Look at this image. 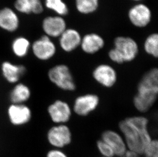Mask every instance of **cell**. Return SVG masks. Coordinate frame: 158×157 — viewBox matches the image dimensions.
Wrapping results in <instances>:
<instances>
[{"mask_svg":"<svg viewBox=\"0 0 158 157\" xmlns=\"http://www.w3.org/2000/svg\"><path fill=\"white\" fill-rule=\"evenodd\" d=\"M12 7L20 15H32L31 0H14Z\"/></svg>","mask_w":158,"mask_h":157,"instance_id":"obj_24","label":"cell"},{"mask_svg":"<svg viewBox=\"0 0 158 157\" xmlns=\"http://www.w3.org/2000/svg\"><path fill=\"white\" fill-rule=\"evenodd\" d=\"M67 28L64 17L54 14L44 16L40 22L43 34L52 39H58Z\"/></svg>","mask_w":158,"mask_h":157,"instance_id":"obj_4","label":"cell"},{"mask_svg":"<svg viewBox=\"0 0 158 157\" xmlns=\"http://www.w3.org/2000/svg\"><path fill=\"white\" fill-rule=\"evenodd\" d=\"M92 77L100 86L107 88L115 86L118 80L116 70L112 65L107 63L97 65L93 70Z\"/></svg>","mask_w":158,"mask_h":157,"instance_id":"obj_7","label":"cell"},{"mask_svg":"<svg viewBox=\"0 0 158 157\" xmlns=\"http://www.w3.org/2000/svg\"><path fill=\"white\" fill-rule=\"evenodd\" d=\"M32 5V15L40 16L45 12V6L43 0H31Z\"/></svg>","mask_w":158,"mask_h":157,"instance_id":"obj_27","label":"cell"},{"mask_svg":"<svg viewBox=\"0 0 158 157\" xmlns=\"http://www.w3.org/2000/svg\"><path fill=\"white\" fill-rule=\"evenodd\" d=\"M145 157H158V139H153L150 142L143 151Z\"/></svg>","mask_w":158,"mask_h":157,"instance_id":"obj_26","label":"cell"},{"mask_svg":"<svg viewBox=\"0 0 158 157\" xmlns=\"http://www.w3.org/2000/svg\"><path fill=\"white\" fill-rule=\"evenodd\" d=\"M8 117L12 125L21 126L30 122L32 118V111L25 104H11L7 110Z\"/></svg>","mask_w":158,"mask_h":157,"instance_id":"obj_12","label":"cell"},{"mask_svg":"<svg viewBox=\"0 0 158 157\" xmlns=\"http://www.w3.org/2000/svg\"><path fill=\"white\" fill-rule=\"evenodd\" d=\"M50 81L60 89L66 91H73L76 83L71 70L67 65L57 64L50 68L48 73Z\"/></svg>","mask_w":158,"mask_h":157,"instance_id":"obj_2","label":"cell"},{"mask_svg":"<svg viewBox=\"0 0 158 157\" xmlns=\"http://www.w3.org/2000/svg\"><path fill=\"white\" fill-rule=\"evenodd\" d=\"M31 42L25 35H18L12 40L11 49L12 53L18 58L25 57L31 50Z\"/></svg>","mask_w":158,"mask_h":157,"instance_id":"obj_19","label":"cell"},{"mask_svg":"<svg viewBox=\"0 0 158 157\" xmlns=\"http://www.w3.org/2000/svg\"><path fill=\"white\" fill-rule=\"evenodd\" d=\"M31 50L37 59L48 61L55 56L57 46L53 39L42 34L32 42Z\"/></svg>","mask_w":158,"mask_h":157,"instance_id":"obj_3","label":"cell"},{"mask_svg":"<svg viewBox=\"0 0 158 157\" xmlns=\"http://www.w3.org/2000/svg\"><path fill=\"white\" fill-rule=\"evenodd\" d=\"M105 46V40L102 36L90 33L82 36L80 47L85 53L93 55L102 50Z\"/></svg>","mask_w":158,"mask_h":157,"instance_id":"obj_16","label":"cell"},{"mask_svg":"<svg viewBox=\"0 0 158 157\" xmlns=\"http://www.w3.org/2000/svg\"><path fill=\"white\" fill-rule=\"evenodd\" d=\"M31 92L28 86L22 83L15 85L11 91L9 98L12 104H23L28 101Z\"/></svg>","mask_w":158,"mask_h":157,"instance_id":"obj_20","label":"cell"},{"mask_svg":"<svg viewBox=\"0 0 158 157\" xmlns=\"http://www.w3.org/2000/svg\"><path fill=\"white\" fill-rule=\"evenodd\" d=\"M99 6V0H75L76 10L82 14H93Z\"/></svg>","mask_w":158,"mask_h":157,"instance_id":"obj_22","label":"cell"},{"mask_svg":"<svg viewBox=\"0 0 158 157\" xmlns=\"http://www.w3.org/2000/svg\"><path fill=\"white\" fill-rule=\"evenodd\" d=\"M1 71L4 78L11 84L18 83L26 72V68L23 65L12 63L9 61L2 63Z\"/></svg>","mask_w":158,"mask_h":157,"instance_id":"obj_17","label":"cell"},{"mask_svg":"<svg viewBox=\"0 0 158 157\" xmlns=\"http://www.w3.org/2000/svg\"><path fill=\"white\" fill-rule=\"evenodd\" d=\"M145 52L153 58L158 59V33L149 34L143 45Z\"/></svg>","mask_w":158,"mask_h":157,"instance_id":"obj_23","label":"cell"},{"mask_svg":"<svg viewBox=\"0 0 158 157\" xmlns=\"http://www.w3.org/2000/svg\"><path fill=\"white\" fill-rule=\"evenodd\" d=\"M100 104V99L98 95L85 94L77 96L73 104L74 112L82 117H85L97 109Z\"/></svg>","mask_w":158,"mask_h":157,"instance_id":"obj_8","label":"cell"},{"mask_svg":"<svg viewBox=\"0 0 158 157\" xmlns=\"http://www.w3.org/2000/svg\"><path fill=\"white\" fill-rule=\"evenodd\" d=\"M97 149L103 157H113L115 156L113 150L110 146L102 139L97 141Z\"/></svg>","mask_w":158,"mask_h":157,"instance_id":"obj_25","label":"cell"},{"mask_svg":"<svg viewBox=\"0 0 158 157\" xmlns=\"http://www.w3.org/2000/svg\"><path fill=\"white\" fill-rule=\"evenodd\" d=\"M118 127L127 149L143 154L152 139L149 130L148 119L142 115L132 116L121 120Z\"/></svg>","mask_w":158,"mask_h":157,"instance_id":"obj_1","label":"cell"},{"mask_svg":"<svg viewBox=\"0 0 158 157\" xmlns=\"http://www.w3.org/2000/svg\"><path fill=\"white\" fill-rule=\"evenodd\" d=\"M45 9L54 14L65 17L69 14V7L64 0H43Z\"/></svg>","mask_w":158,"mask_h":157,"instance_id":"obj_21","label":"cell"},{"mask_svg":"<svg viewBox=\"0 0 158 157\" xmlns=\"http://www.w3.org/2000/svg\"><path fill=\"white\" fill-rule=\"evenodd\" d=\"M127 16L130 22L134 26L138 28H143L151 23L152 12L147 5L138 3L128 10Z\"/></svg>","mask_w":158,"mask_h":157,"instance_id":"obj_10","label":"cell"},{"mask_svg":"<svg viewBox=\"0 0 158 157\" xmlns=\"http://www.w3.org/2000/svg\"><path fill=\"white\" fill-rule=\"evenodd\" d=\"M47 139L52 146L61 148L69 145L72 140L70 127L66 124H60L51 127L47 133Z\"/></svg>","mask_w":158,"mask_h":157,"instance_id":"obj_9","label":"cell"},{"mask_svg":"<svg viewBox=\"0 0 158 157\" xmlns=\"http://www.w3.org/2000/svg\"><path fill=\"white\" fill-rule=\"evenodd\" d=\"M108 56L110 61L117 64H122L124 62L123 58L116 49L113 47L109 50Z\"/></svg>","mask_w":158,"mask_h":157,"instance_id":"obj_28","label":"cell"},{"mask_svg":"<svg viewBox=\"0 0 158 157\" xmlns=\"http://www.w3.org/2000/svg\"><path fill=\"white\" fill-rule=\"evenodd\" d=\"M137 92L158 96V68H151L145 73L138 84Z\"/></svg>","mask_w":158,"mask_h":157,"instance_id":"obj_15","label":"cell"},{"mask_svg":"<svg viewBox=\"0 0 158 157\" xmlns=\"http://www.w3.org/2000/svg\"><path fill=\"white\" fill-rule=\"evenodd\" d=\"M46 157H68V156L61 150L54 149L48 151Z\"/></svg>","mask_w":158,"mask_h":157,"instance_id":"obj_29","label":"cell"},{"mask_svg":"<svg viewBox=\"0 0 158 157\" xmlns=\"http://www.w3.org/2000/svg\"><path fill=\"white\" fill-rule=\"evenodd\" d=\"M101 139L110 146L115 156L123 157L128 150L125 139L120 132L107 130L102 133Z\"/></svg>","mask_w":158,"mask_h":157,"instance_id":"obj_14","label":"cell"},{"mask_svg":"<svg viewBox=\"0 0 158 157\" xmlns=\"http://www.w3.org/2000/svg\"><path fill=\"white\" fill-rule=\"evenodd\" d=\"M140 155L138 154L135 151H133L131 150H127L125 154L122 157H139Z\"/></svg>","mask_w":158,"mask_h":157,"instance_id":"obj_30","label":"cell"},{"mask_svg":"<svg viewBox=\"0 0 158 157\" xmlns=\"http://www.w3.org/2000/svg\"><path fill=\"white\" fill-rule=\"evenodd\" d=\"M21 15L11 6L0 7V30L8 34H14L20 29Z\"/></svg>","mask_w":158,"mask_h":157,"instance_id":"obj_5","label":"cell"},{"mask_svg":"<svg viewBox=\"0 0 158 157\" xmlns=\"http://www.w3.org/2000/svg\"><path fill=\"white\" fill-rule=\"evenodd\" d=\"M114 46L121 54L124 62L134 61L139 54V45L134 39L131 37L117 36L114 40Z\"/></svg>","mask_w":158,"mask_h":157,"instance_id":"obj_6","label":"cell"},{"mask_svg":"<svg viewBox=\"0 0 158 157\" xmlns=\"http://www.w3.org/2000/svg\"><path fill=\"white\" fill-rule=\"evenodd\" d=\"M82 36L76 29L68 28L58 38V45L64 52L69 53L81 46Z\"/></svg>","mask_w":158,"mask_h":157,"instance_id":"obj_13","label":"cell"},{"mask_svg":"<svg viewBox=\"0 0 158 157\" xmlns=\"http://www.w3.org/2000/svg\"><path fill=\"white\" fill-rule=\"evenodd\" d=\"M131 1L136 2H140H140H141L142 1H143V0H131Z\"/></svg>","mask_w":158,"mask_h":157,"instance_id":"obj_31","label":"cell"},{"mask_svg":"<svg viewBox=\"0 0 158 157\" xmlns=\"http://www.w3.org/2000/svg\"><path fill=\"white\" fill-rule=\"evenodd\" d=\"M48 113L54 123L66 124L70 120L72 109L67 102L57 99L48 106Z\"/></svg>","mask_w":158,"mask_h":157,"instance_id":"obj_11","label":"cell"},{"mask_svg":"<svg viewBox=\"0 0 158 157\" xmlns=\"http://www.w3.org/2000/svg\"><path fill=\"white\" fill-rule=\"evenodd\" d=\"M158 96L156 95L137 92L133 99V104L139 112H148L155 104Z\"/></svg>","mask_w":158,"mask_h":157,"instance_id":"obj_18","label":"cell"}]
</instances>
